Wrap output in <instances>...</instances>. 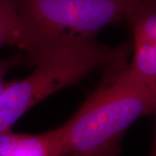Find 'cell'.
Instances as JSON below:
<instances>
[{
	"instance_id": "3",
	"label": "cell",
	"mask_w": 156,
	"mask_h": 156,
	"mask_svg": "<svg viewBox=\"0 0 156 156\" xmlns=\"http://www.w3.org/2000/svg\"><path fill=\"white\" fill-rule=\"evenodd\" d=\"M28 33L29 50L44 39L62 36L95 37L107 25L128 22L156 0H11Z\"/></svg>"
},
{
	"instance_id": "5",
	"label": "cell",
	"mask_w": 156,
	"mask_h": 156,
	"mask_svg": "<svg viewBox=\"0 0 156 156\" xmlns=\"http://www.w3.org/2000/svg\"><path fill=\"white\" fill-rule=\"evenodd\" d=\"M0 156H62L60 128L39 134H0Z\"/></svg>"
},
{
	"instance_id": "4",
	"label": "cell",
	"mask_w": 156,
	"mask_h": 156,
	"mask_svg": "<svg viewBox=\"0 0 156 156\" xmlns=\"http://www.w3.org/2000/svg\"><path fill=\"white\" fill-rule=\"evenodd\" d=\"M155 3L142 7L128 20L133 34V55L121 70L128 81L153 90H156Z\"/></svg>"
},
{
	"instance_id": "7",
	"label": "cell",
	"mask_w": 156,
	"mask_h": 156,
	"mask_svg": "<svg viewBox=\"0 0 156 156\" xmlns=\"http://www.w3.org/2000/svg\"><path fill=\"white\" fill-rule=\"evenodd\" d=\"M23 55L17 54L8 56L4 59H0V93L5 89L10 81H7L5 79L6 74L10 71L12 68L16 67L18 64H20L23 60Z\"/></svg>"
},
{
	"instance_id": "2",
	"label": "cell",
	"mask_w": 156,
	"mask_h": 156,
	"mask_svg": "<svg viewBox=\"0 0 156 156\" xmlns=\"http://www.w3.org/2000/svg\"><path fill=\"white\" fill-rule=\"evenodd\" d=\"M122 69L105 72L100 86L59 127L62 156H118L128 128L154 113L156 90L127 80Z\"/></svg>"
},
{
	"instance_id": "6",
	"label": "cell",
	"mask_w": 156,
	"mask_h": 156,
	"mask_svg": "<svg viewBox=\"0 0 156 156\" xmlns=\"http://www.w3.org/2000/svg\"><path fill=\"white\" fill-rule=\"evenodd\" d=\"M29 36L11 0H0V48L17 46L24 50Z\"/></svg>"
},
{
	"instance_id": "1",
	"label": "cell",
	"mask_w": 156,
	"mask_h": 156,
	"mask_svg": "<svg viewBox=\"0 0 156 156\" xmlns=\"http://www.w3.org/2000/svg\"><path fill=\"white\" fill-rule=\"evenodd\" d=\"M129 44L111 48L95 37L62 36L39 41L27 50L33 71L10 81L0 93V134L10 130L36 104L95 70L122 69L128 64Z\"/></svg>"
}]
</instances>
